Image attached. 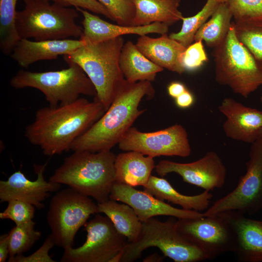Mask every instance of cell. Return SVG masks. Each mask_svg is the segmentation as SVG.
Returning <instances> with one entry per match:
<instances>
[{
  "mask_svg": "<svg viewBox=\"0 0 262 262\" xmlns=\"http://www.w3.org/2000/svg\"><path fill=\"white\" fill-rule=\"evenodd\" d=\"M106 111L96 98H83L66 104L38 109L33 121L25 129V136L49 156L71 149L73 143Z\"/></svg>",
  "mask_w": 262,
  "mask_h": 262,
  "instance_id": "1",
  "label": "cell"
},
{
  "mask_svg": "<svg viewBox=\"0 0 262 262\" xmlns=\"http://www.w3.org/2000/svg\"><path fill=\"white\" fill-rule=\"evenodd\" d=\"M151 82L125 80L103 115L73 143V151L111 150L118 144L137 118L146 110L139 109L142 98L154 96Z\"/></svg>",
  "mask_w": 262,
  "mask_h": 262,
  "instance_id": "2",
  "label": "cell"
},
{
  "mask_svg": "<svg viewBox=\"0 0 262 262\" xmlns=\"http://www.w3.org/2000/svg\"><path fill=\"white\" fill-rule=\"evenodd\" d=\"M116 156L111 150L74 151L64 159L49 180L66 185L98 203L105 202L115 181Z\"/></svg>",
  "mask_w": 262,
  "mask_h": 262,
  "instance_id": "3",
  "label": "cell"
},
{
  "mask_svg": "<svg viewBox=\"0 0 262 262\" xmlns=\"http://www.w3.org/2000/svg\"><path fill=\"white\" fill-rule=\"evenodd\" d=\"M124 44L122 36L97 43H85L71 54L64 55L78 64L87 75L96 90L94 98L106 111L125 80L119 66Z\"/></svg>",
  "mask_w": 262,
  "mask_h": 262,
  "instance_id": "4",
  "label": "cell"
},
{
  "mask_svg": "<svg viewBox=\"0 0 262 262\" xmlns=\"http://www.w3.org/2000/svg\"><path fill=\"white\" fill-rule=\"evenodd\" d=\"M23 9L17 11L16 26L20 38L35 41L80 37L82 28L76 23V9L46 0H23Z\"/></svg>",
  "mask_w": 262,
  "mask_h": 262,
  "instance_id": "5",
  "label": "cell"
},
{
  "mask_svg": "<svg viewBox=\"0 0 262 262\" xmlns=\"http://www.w3.org/2000/svg\"><path fill=\"white\" fill-rule=\"evenodd\" d=\"M68 67L57 71L32 72L19 70L10 80L15 89L31 87L41 91L51 106L73 102L81 95L95 97L93 83L82 68L64 56Z\"/></svg>",
  "mask_w": 262,
  "mask_h": 262,
  "instance_id": "6",
  "label": "cell"
},
{
  "mask_svg": "<svg viewBox=\"0 0 262 262\" xmlns=\"http://www.w3.org/2000/svg\"><path fill=\"white\" fill-rule=\"evenodd\" d=\"M174 218L161 221L153 217L142 222L139 236L135 241L126 244L120 262H134L141 257L144 250L153 246L175 262L208 260L204 252L178 230Z\"/></svg>",
  "mask_w": 262,
  "mask_h": 262,
  "instance_id": "7",
  "label": "cell"
},
{
  "mask_svg": "<svg viewBox=\"0 0 262 262\" xmlns=\"http://www.w3.org/2000/svg\"><path fill=\"white\" fill-rule=\"evenodd\" d=\"M215 78L235 94L247 98L262 85V71L237 38L232 24L223 41L215 48Z\"/></svg>",
  "mask_w": 262,
  "mask_h": 262,
  "instance_id": "8",
  "label": "cell"
},
{
  "mask_svg": "<svg viewBox=\"0 0 262 262\" xmlns=\"http://www.w3.org/2000/svg\"><path fill=\"white\" fill-rule=\"evenodd\" d=\"M98 213V204L90 197L70 187L57 191L46 217L55 245L64 249L73 247L78 230L91 214Z\"/></svg>",
  "mask_w": 262,
  "mask_h": 262,
  "instance_id": "9",
  "label": "cell"
},
{
  "mask_svg": "<svg viewBox=\"0 0 262 262\" xmlns=\"http://www.w3.org/2000/svg\"><path fill=\"white\" fill-rule=\"evenodd\" d=\"M246 172L235 188L216 200L203 213L204 216L234 211L252 215L262 209V137L251 144Z\"/></svg>",
  "mask_w": 262,
  "mask_h": 262,
  "instance_id": "10",
  "label": "cell"
},
{
  "mask_svg": "<svg viewBox=\"0 0 262 262\" xmlns=\"http://www.w3.org/2000/svg\"><path fill=\"white\" fill-rule=\"evenodd\" d=\"M98 213L84 225L85 242L77 248L64 249L62 262H110L128 243L107 216Z\"/></svg>",
  "mask_w": 262,
  "mask_h": 262,
  "instance_id": "11",
  "label": "cell"
},
{
  "mask_svg": "<svg viewBox=\"0 0 262 262\" xmlns=\"http://www.w3.org/2000/svg\"><path fill=\"white\" fill-rule=\"evenodd\" d=\"M118 145L124 151H136L153 158L186 157L191 153L187 132L182 125L177 124L152 132H142L131 127Z\"/></svg>",
  "mask_w": 262,
  "mask_h": 262,
  "instance_id": "12",
  "label": "cell"
},
{
  "mask_svg": "<svg viewBox=\"0 0 262 262\" xmlns=\"http://www.w3.org/2000/svg\"><path fill=\"white\" fill-rule=\"evenodd\" d=\"M176 225L178 230L201 250L208 260L232 252L233 233L220 214L178 219Z\"/></svg>",
  "mask_w": 262,
  "mask_h": 262,
  "instance_id": "13",
  "label": "cell"
},
{
  "mask_svg": "<svg viewBox=\"0 0 262 262\" xmlns=\"http://www.w3.org/2000/svg\"><path fill=\"white\" fill-rule=\"evenodd\" d=\"M155 168L156 172L162 177L175 173L184 182L209 191L222 187L227 176L225 165L218 154L213 151L207 152L202 158L191 163L161 160Z\"/></svg>",
  "mask_w": 262,
  "mask_h": 262,
  "instance_id": "14",
  "label": "cell"
},
{
  "mask_svg": "<svg viewBox=\"0 0 262 262\" xmlns=\"http://www.w3.org/2000/svg\"><path fill=\"white\" fill-rule=\"evenodd\" d=\"M109 199L129 205L142 222L158 215L169 216L178 219L203 216V213L200 212L177 208L145 190L140 191L116 181L112 186Z\"/></svg>",
  "mask_w": 262,
  "mask_h": 262,
  "instance_id": "15",
  "label": "cell"
},
{
  "mask_svg": "<svg viewBox=\"0 0 262 262\" xmlns=\"http://www.w3.org/2000/svg\"><path fill=\"white\" fill-rule=\"evenodd\" d=\"M46 165L34 167L37 174L35 180L28 179L20 170L13 173L6 180H0V202L18 199L29 203L38 209H42L45 206L43 202L51 192L58 191L61 187L60 183L45 180L44 172Z\"/></svg>",
  "mask_w": 262,
  "mask_h": 262,
  "instance_id": "16",
  "label": "cell"
},
{
  "mask_svg": "<svg viewBox=\"0 0 262 262\" xmlns=\"http://www.w3.org/2000/svg\"><path fill=\"white\" fill-rule=\"evenodd\" d=\"M218 109L226 117L223 129L228 137L251 144L258 138L262 128V111L230 98H225Z\"/></svg>",
  "mask_w": 262,
  "mask_h": 262,
  "instance_id": "17",
  "label": "cell"
},
{
  "mask_svg": "<svg viewBox=\"0 0 262 262\" xmlns=\"http://www.w3.org/2000/svg\"><path fill=\"white\" fill-rule=\"evenodd\" d=\"M220 214L233 235L232 252L240 262H262V221L247 218L234 211Z\"/></svg>",
  "mask_w": 262,
  "mask_h": 262,
  "instance_id": "18",
  "label": "cell"
},
{
  "mask_svg": "<svg viewBox=\"0 0 262 262\" xmlns=\"http://www.w3.org/2000/svg\"><path fill=\"white\" fill-rule=\"evenodd\" d=\"M83 16L82 35L80 39L85 43H97L124 34H134L140 36L148 33H167L168 26L163 23L154 22L144 26H124L107 22L87 10L76 8Z\"/></svg>",
  "mask_w": 262,
  "mask_h": 262,
  "instance_id": "19",
  "label": "cell"
},
{
  "mask_svg": "<svg viewBox=\"0 0 262 262\" xmlns=\"http://www.w3.org/2000/svg\"><path fill=\"white\" fill-rule=\"evenodd\" d=\"M84 44L81 39L31 41L20 38L10 56L21 67L27 68L38 61L56 59L59 55H69Z\"/></svg>",
  "mask_w": 262,
  "mask_h": 262,
  "instance_id": "20",
  "label": "cell"
},
{
  "mask_svg": "<svg viewBox=\"0 0 262 262\" xmlns=\"http://www.w3.org/2000/svg\"><path fill=\"white\" fill-rule=\"evenodd\" d=\"M135 45L146 57L159 66L179 74L185 71L181 57L186 48L167 33L158 38L141 35Z\"/></svg>",
  "mask_w": 262,
  "mask_h": 262,
  "instance_id": "21",
  "label": "cell"
},
{
  "mask_svg": "<svg viewBox=\"0 0 262 262\" xmlns=\"http://www.w3.org/2000/svg\"><path fill=\"white\" fill-rule=\"evenodd\" d=\"M115 181L132 187L144 186L155 167L154 158L136 151H128L116 156Z\"/></svg>",
  "mask_w": 262,
  "mask_h": 262,
  "instance_id": "22",
  "label": "cell"
},
{
  "mask_svg": "<svg viewBox=\"0 0 262 262\" xmlns=\"http://www.w3.org/2000/svg\"><path fill=\"white\" fill-rule=\"evenodd\" d=\"M143 187L144 190L159 199L166 200L185 210L198 212L206 211L209 207L210 201L213 196L212 194L207 190L194 196L182 194L166 179L152 175Z\"/></svg>",
  "mask_w": 262,
  "mask_h": 262,
  "instance_id": "23",
  "label": "cell"
},
{
  "mask_svg": "<svg viewBox=\"0 0 262 262\" xmlns=\"http://www.w3.org/2000/svg\"><path fill=\"white\" fill-rule=\"evenodd\" d=\"M135 7L132 26H144L154 22L171 25L183 16L179 10L180 0H133Z\"/></svg>",
  "mask_w": 262,
  "mask_h": 262,
  "instance_id": "24",
  "label": "cell"
},
{
  "mask_svg": "<svg viewBox=\"0 0 262 262\" xmlns=\"http://www.w3.org/2000/svg\"><path fill=\"white\" fill-rule=\"evenodd\" d=\"M119 66L125 79L132 83L153 82L157 74L164 70L146 57L131 41L123 45L119 58Z\"/></svg>",
  "mask_w": 262,
  "mask_h": 262,
  "instance_id": "25",
  "label": "cell"
},
{
  "mask_svg": "<svg viewBox=\"0 0 262 262\" xmlns=\"http://www.w3.org/2000/svg\"><path fill=\"white\" fill-rule=\"evenodd\" d=\"M97 204L98 213L105 214L111 220L118 232L126 237L128 243L137 239L142 222L131 207L110 199Z\"/></svg>",
  "mask_w": 262,
  "mask_h": 262,
  "instance_id": "26",
  "label": "cell"
},
{
  "mask_svg": "<svg viewBox=\"0 0 262 262\" xmlns=\"http://www.w3.org/2000/svg\"><path fill=\"white\" fill-rule=\"evenodd\" d=\"M210 17L197 31L194 41H204L207 46L215 48L226 38L233 16L227 3H220Z\"/></svg>",
  "mask_w": 262,
  "mask_h": 262,
  "instance_id": "27",
  "label": "cell"
},
{
  "mask_svg": "<svg viewBox=\"0 0 262 262\" xmlns=\"http://www.w3.org/2000/svg\"><path fill=\"white\" fill-rule=\"evenodd\" d=\"M236 35L262 71V19L234 20Z\"/></svg>",
  "mask_w": 262,
  "mask_h": 262,
  "instance_id": "28",
  "label": "cell"
},
{
  "mask_svg": "<svg viewBox=\"0 0 262 262\" xmlns=\"http://www.w3.org/2000/svg\"><path fill=\"white\" fill-rule=\"evenodd\" d=\"M17 0H0V49L10 55L20 39L16 31V18Z\"/></svg>",
  "mask_w": 262,
  "mask_h": 262,
  "instance_id": "29",
  "label": "cell"
},
{
  "mask_svg": "<svg viewBox=\"0 0 262 262\" xmlns=\"http://www.w3.org/2000/svg\"><path fill=\"white\" fill-rule=\"evenodd\" d=\"M219 0H207L202 8L195 15L190 17H182V25L180 30L171 33L169 36L185 48H187L194 41L197 31L211 16L218 5Z\"/></svg>",
  "mask_w": 262,
  "mask_h": 262,
  "instance_id": "30",
  "label": "cell"
},
{
  "mask_svg": "<svg viewBox=\"0 0 262 262\" xmlns=\"http://www.w3.org/2000/svg\"><path fill=\"white\" fill-rule=\"evenodd\" d=\"M32 220L23 224L16 225L9 232V253L8 262L16 255L29 251L41 237V232L34 228Z\"/></svg>",
  "mask_w": 262,
  "mask_h": 262,
  "instance_id": "31",
  "label": "cell"
},
{
  "mask_svg": "<svg viewBox=\"0 0 262 262\" xmlns=\"http://www.w3.org/2000/svg\"><path fill=\"white\" fill-rule=\"evenodd\" d=\"M109 11L117 24L132 26L135 14L133 0H97Z\"/></svg>",
  "mask_w": 262,
  "mask_h": 262,
  "instance_id": "32",
  "label": "cell"
},
{
  "mask_svg": "<svg viewBox=\"0 0 262 262\" xmlns=\"http://www.w3.org/2000/svg\"><path fill=\"white\" fill-rule=\"evenodd\" d=\"M234 20L262 19V0H228Z\"/></svg>",
  "mask_w": 262,
  "mask_h": 262,
  "instance_id": "33",
  "label": "cell"
},
{
  "mask_svg": "<svg viewBox=\"0 0 262 262\" xmlns=\"http://www.w3.org/2000/svg\"><path fill=\"white\" fill-rule=\"evenodd\" d=\"M35 208L33 205L22 200H11L8 202L6 208L0 213V218L10 219L16 225L28 222L33 218Z\"/></svg>",
  "mask_w": 262,
  "mask_h": 262,
  "instance_id": "34",
  "label": "cell"
},
{
  "mask_svg": "<svg viewBox=\"0 0 262 262\" xmlns=\"http://www.w3.org/2000/svg\"><path fill=\"white\" fill-rule=\"evenodd\" d=\"M202 41H195L186 48L181 57V63L185 70L192 71L200 68L208 61Z\"/></svg>",
  "mask_w": 262,
  "mask_h": 262,
  "instance_id": "35",
  "label": "cell"
},
{
  "mask_svg": "<svg viewBox=\"0 0 262 262\" xmlns=\"http://www.w3.org/2000/svg\"><path fill=\"white\" fill-rule=\"evenodd\" d=\"M55 245L51 234L46 238L42 245L30 255H16L11 262H55L49 254V250Z\"/></svg>",
  "mask_w": 262,
  "mask_h": 262,
  "instance_id": "36",
  "label": "cell"
},
{
  "mask_svg": "<svg viewBox=\"0 0 262 262\" xmlns=\"http://www.w3.org/2000/svg\"><path fill=\"white\" fill-rule=\"evenodd\" d=\"M52 1L65 7L73 6L89 10L96 14H100L114 21L113 17L107 9L97 0H46Z\"/></svg>",
  "mask_w": 262,
  "mask_h": 262,
  "instance_id": "37",
  "label": "cell"
},
{
  "mask_svg": "<svg viewBox=\"0 0 262 262\" xmlns=\"http://www.w3.org/2000/svg\"><path fill=\"white\" fill-rule=\"evenodd\" d=\"M194 96L188 90L175 98L176 106L181 109L190 107L194 104Z\"/></svg>",
  "mask_w": 262,
  "mask_h": 262,
  "instance_id": "38",
  "label": "cell"
},
{
  "mask_svg": "<svg viewBox=\"0 0 262 262\" xmlns=\"http://www.w3.org/2000/svg\"><path fill=\"white\" fill-rule=\"evenodd\" d=\"M9 236L4 233L0 236V262H5L9 258Z\"/></svg>",
  "mask_w": 262,
  "mask_h": 262,
  "instance_id": "39",
  "label": "cell"
},
{
  "mask_svg": "<svg viewBox=\"0 0 262 262\" xmlns=\"http://www.w3.org/2000/svg\"><path fill=\"white\" fill-rule=\"evenodd\" d=\"M187 90L182 83L176 81L170 82L167 87L168 95L174 98H176Z\"/></svg>",
  "mask_w": 262,
  "mask_h": 262,
  "instance_id": "40",
  "label": "cell"
},
{
  "mask_svg": "<svg viewBox=\"0 0 262 262\" xmlns=\"http://www.w3.org/2000/svg\"><path fill=\"white\" fill-rule=\"evenodd\" d=\"M163 260V257L159 255L158 254L154 253L146 257L143 262H161Z\"/></svg>",
  "mask_w": 262,
  "mask_h": 262,
  "instance_id": "41",
  "label": "cell"
},
{
  "mask_svg": "<svg viewBox=\"0 0 262 262\" xmlns=\"http://www.w3.org/2000/svg\"><path fill=\"white\" fill-rule=\"evenodd\" d=\"M228 0H219L221 3H227Z\"/></svg>",
  "mask_w": 262,
  "mask_h": 262,
  "instance_id": "42",
  "label": "cell"
},
{
  "mask_svg": "<svg viewBox=\"0 0 262 262\" xmlns=\"http://www.w3.org/2000/svg\"><path fill=\"white\" fill-rule=\"evenodd\" d=\"M259 136H261L262 137V129L261 130V131H260V134H259Z\"/></svg>",
  "mask_w": 262,
  "mask_h": 262,
  "instance_id": "43",
  "label": "cell"
},
{
  "mask_svg": "<svg viewBox=\"0 0 262 262\" xmlns=\"http://www.w3.org/2000/svg\"><path fill=\"white\" fill-rule=\"evenodd\" d=\"M260 101L262 102V96L260 98Z\"/></svg>",
  "mask_w": 262,
  "mask_h": 262,
  "instance_id": "44",
  "label": "cell"
}]
</instances>
